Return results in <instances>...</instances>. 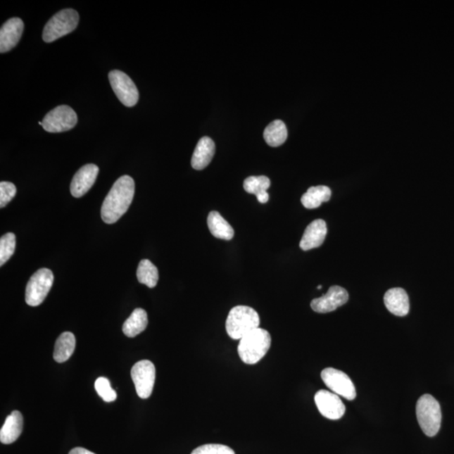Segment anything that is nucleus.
<instances>
[{"label": "nucleus", "mask_w": 454, "mask_h": 454, "mask_svg": "<svg viewBox=\"0 0 454 454\" xmlns=\"http://www.w3.org/2000/svg\"><path fill=\"white\" fill-rule=\"evenodd\" d=\"M135 194V182L132 177L124 175L115 181L103 202L101 217L103 222H118L131 206Z\"/></svg>", "instance_id": "obj_1"}, {"label": "nucleus", "mask_w": 454, "mask_h": 454, "mask_svg": "<svg viewBox=\"0 0 454 454\" xmlns=\"http://www.w3.org/2000/svg\"><path fill=\"white\" fill-rule=\"evenodd\" d=\"M260 325V317L252 307L237 305L228 314L226 322L227 334L231 339L240 340Z\"/></svg>", "instance_id": "obj_2"}, {"label": "nucleus", "mask_w": 454, "mask_h": 454, "mask_svg": "<svg viewBox=\"0 0 454 454\" xmlns=\"http://www.w3.org/2000/svg\"><path fill=\"white\" fill-rule=\"evenodd\" d=\"M271 346L270 332L258 327L240 339L239 354L246 365H255L265 357Z\"/></svg>", "instance_id": "obj_3"}, {"label": "nucleus", "mask_w": 454, "mask_h": 454, "mask_svg": "<svg viewBox=\"0 0 454 454\" xmlns=\"http://www.w3.org/2000/svg\"><path fill=\"white\" fill-rule=\"evenodd\" d=\"M417 417L422 431L428 436L439 434L442 423V412L439 401L431 395H423L417 401Z\"/></svg>", "instance_id": "obj_4"}, {"label": "nucleus", "mask_w": 454, "mask_h": 454, "mask_svg": "<svg viewBox=\"0 0 454 454\" xmlns=\"http://www.w3.org/2000/svg\"><path fill=\"white\" fill-rule=\"evenodd\" d=\"M79 21V13L72 8L59 11L51 17L43 30V41L50 43L66 36L76 29Z\"/></svg>", "instance_id": "obj_5"}, {"label": "nucleus", "mask_w": 454, "mask_h": 454, "mask_svg": "<svg viewBox=\"0 0 454 454\" xmlns=\"http://www.w3.org/2000/svg\"><path fill=\"white\" fill-rule=\"evenodd\" d=\"M54 276L49 269H41L30 277L25 289V302L30 306H38L46 299L53 286Z\"/></svg>", "instance_id": "obj_6"}, {"label": "nucleus", "mask_w": 454, "mask_h": 454, "mask_svg": "<svg viewBox=\"0 0 454 454\" xmlns=\"http://www.w3.org/2000/svg\"><path fill=\"white\" fill-rule=\"evenodd\" d=\"M77 116L75 111L68 106H60L49 112L43 118V129L47 132L60 133L68 132L75 127Z\"/></svg>", "instance_id": "obj_7"}, {"label": "nucleus", "mask_w": 454, "mask_h": 454, "mask_svg": "<svg viewBox=\"0 0 454 454\" xmlns=\"http://www.w3.org/2000/svg\"><path fill=\"white\" fill-rule=\"evenodd\" d=\"M109 80L112 89L125 106H135L139 99V92L134 82L127 73L120 70H113L109 73Z\"/></svg>", "instance_id": "obj_8"}, {"label": "nucleus", "mask_w": 454, "mask_h": 454, "mask_svg": "<svg viewBox=\"0 0 454 454\" xmlns=\"http://www.w3.org/2000/svg\"><path fill=\"white\" fill-rule=\"evenodd\" d=\"M136 391L141 399H148L153 393L156 378V369L149 360L137 362L131 371Z\"/></svg>", "instance_id": "obj_9"}, {"label": "nucleus", "mask_w": 454, "mask_h": 454, "mask_svg": "<svg viewBox=\"0 0 454 454\" xmlns=\"http://www.w3.org/2000/svg\"><path fill=\"white\" fill-rule=\"evenodd\" d=\"M321 375L323 382L333 393L348 401L355 399L357 396L355 386L349 376L344 372L333 367H327L322 370Z\"/></svg>", "instance_id": "obj_10"}, {"label": "nucleus", "mask_w": 454, "mask_h": 454, "mask_svg": "<svg viewBox=\"0 0 454 454\" xmlns=\"http://www.w3.org/2000/svg\"><path fill=\"white\" fill-rule=\"evenodd\" d=\"M315 402L320 413L330 420H339L343 417L346 408L340 397L328 391H319L315 396Z\"/></svg>", "instance_id": "obj_11"}, {"label": "nucleus", "mask_w": 454, "mask_h": 454, "mask_svg": "<svg viewBox=\"0 0 454 454\" xmlns=\"http://www.w3.org/2000/svg\"><path fill=\"white\" fill-rule=\"evenodd\" d=\"M348 298V293L345 289L334 285L329 289L325 296L311 301L310 306L315 313H329L345 305Z\"/></svg>", "instance_id": "obj_12"}, {"label": "nucleus", "mask_w": 454, "mask_h": 454, "mask_svg": "<svg viewBox=\"0 0 454 454\" xmlns=\"http://www.w3.org/2000/svg\"><path fill=\"white\" fill-rule=\"evenodd\" d=\"M99 175V168L95 164H86L77 171L70 185L72 196L75 198L84 196L93 187Z\"/></svg>", "instance_id": "obj_13"}, {"label": "nucleus", "mask_w": 454, "mask_h": 454, "mask_svg": "<svg viewBox=\"0 0 454 454\" xmlns=\"http://www.w3.org/2000/svg\"><path fill=\"white\" fill-rule=\"evenodd\" d=\"M24 30V23L20 18L8 20L0 30V53L12 50L18 44Z\"/></svg>", "instance_id": "obj_14"}, {"label": "nucleus", "mask_w": 454, "mask_h": 454, "mask_svg": "<svg viewBox=\"0 0 454 454\" xmlns=\"http://www.w3.org/2000/svg\"><path fill=\"white\" fill-rule=\"evenodd\" d=\"M327 234V227L325 220L318 219L311 222L306 227L300 242L301 248L303 251L319 248L326 239Z\"/></svg>", "instance_id": "obj_15"}, {"label": "nucleus", "mask_w": 454, "mask_h": 454, "mask_svg": "<svg viewBox=\"0 0 454 454\" xmlns=\"http://www.w3.org/2000/svg\"><path fill=\"white\" fill-rule=\"evenodd\" d=\"M384 305L393 315L405 317L410 311V301L408 293L401 288L389 289L384 298Z\"/></svg>", "instance_id": "obj_16"}, {"label": "nucleus", "mask_w": 454, "mask_h": 454, "mask_svg": "<svg viewBox=\"0 0 454 454\" xmlns=\"http://www.w3.org/2000/svg\"><path fill=\"white\" fill-rule=\"evenodd\" d=\"M215 151L213 140L208 137H202L198 141L191 159V165L196 170H204L211 162Z\"/></svg>", "instance_id": "obj_17"}, {"label": "nucleus", "mask_w": 454, "mask_h": 454, "mask_svg": "<svg viewBox=\"0 0 454 454\" xmlns=\"http://www.w3.org/2000/svg\"><path fill=\"white\" fill-rule=\"evenodd\" d=\"M23 431V417L18 410L8 416L0 430V441L4 444H11L20 438Z\"/></svg>", "instance_id": "obj_18"}, {"label": "nucleus", "mask_w": 454, "mask_h": 454, "mask_svg": "<svg viewBox=\"0 0 454 454\" xmlns=\"http://www.w3.org/2000/svg\"><path fill=\"white\" fill-rule=\"evenodd\" d=\"M209 230L218 239L232 240L234 237V230L217 211H211L207 219Z\"/></svg>", "instance_id": "obj_19"}, {"label": "nucleus", "mask_w": 454, "mask_h": 454, "mask_svg": "<svg viewBox=\"0 0 454 454\" xmlns=\"http://www.w3.org/2000/svg\"><path fill=\"white\" fill-rule=\"evenodd\" d=\"M270 180L266 176H251L244 180V188L248 194H255L261 204L269 201L267 190L270 187Z\"/></svg>", "instance_id": "obj_20"}, {"label": "nucleus", "mask_w": 454, "mask_h": 454, "mask_svg": "<svg viewBox=\"0 0 454 454\" xmlns=\"http://www.w3.org/2000/svg\"><path fill=\"white\" fill-rule=\"evenodd\" d=\"M149 319L146 310L141 308L134 310L130 317L123 324L122 331L128 337H135L146 330Z\"/></svg>", "instance_id": "obj_21"}, {"label": "nucleus", "mask_w": 454, "mask_h": 454, "mask_svg": "<svg viewBox=\"0 0 454 454\" xmlns=\"http://www.w3.org/2000/svg\"><path fill=\"white\" fill-rule=\"evenodd\" d=\"M331 196L332 191L327 186H315L307 190L301 197V203L306 209H315L321 206L322 203L329 201Z\"/></svg>", "instance_id": "obj_22"}, {"label": "nucleus", "mask_w": 454, "mask_h": 454, "mask_svg": "<svg viewBox=\"0 0 454 454\" xmlns=\"http://www.w3.org/2000/svg\"><path fill=\"white\" fill-rule=\"evenodd\" d=\"M76 346V339L72 332L62 333L56 341L53 358L58 362H66L72 355Z\"/></svg>", "instance_id": "obj_23"}, {"label": "nucleus", "mask_w": 454, "mask_h": 454, "mask_svg": "<svg viewBox=\"0 0 454 454\" xmlns=\"http://www.w3.org/2000/svg\"><path fill=\"white\" fill-rule=\"evenodd\" d=\"M263 137L267 145L277 148L284 144L287 140L288 131L284 121L276 120L272 121L265 130Z\"/></svg>", "instance_id": "obj_24"}, {"label": "nucleus", "mask_w": 454, "mask_h": 454, "mask_svg": "<svg viewBox=\"0 0 454 454\" xmlns=\"http://www.w3.org/2000/svg\"><path fill=\"white\" fill-rule=\"evenodd\" d=\"M137 279L139 283L153 289L157 285L159 279L158 270L149 259H144L138 265L137 271Z\"/></svg>", "instance_id": "obj_25"}, {"label": "nucleus", "mask_w": 454, "mask_h": 454, "mask_svg": "<svg viewBox=\"0 0 454 454\" xmlns=\"http://www.w3.org/2000/svg\"><path fill=\"white\" fill-rule=\"evenodd\" d=\"M16 237L14 233L8 232L0 239V266H3L14 254Z\"/></svg>", "instance_id": "obj_26"}, {"label": "nucleus", "mask_w": 454, "mask_h": 454, "mask_svg": "<svg viewBox=\"0 0 454 454\" xmlns=\"http://www.w3.org/2000/svg\"><path fill=\"white\" fill-rule=\"evenodd\" d=\"M94 387L103 401L113 402L118 398V393L111 388L109 379L105 377L99 378L95 382Z\"/></svg>", "instance_id": "obj_27"}, {"label": "nucleus", "mask_w": 454, "mask_h": 454, "mask_svg": "<svg viewBox=\"0 0 454 454\" xmlns=\"http://www.w3.org/2000/svg\"><path fill=\"white\" fill-rule=\"evenodd\" d=\"M191 454H236L234 450L226 445L205 444L198 447Z\"/></svg>", "instance_id": "obj_28"}, {"label": "nucleus", "mask_w": 454, "mask_h": 454, "mask_svg": "<svg viewBox=\"0 0 454 454\" xmlns=\"http://www.w3.org/2000/svg\"><path fill=\"white\" fill-rule=\"evenodd\" d=\"M17 190L14 184L3 181L0 183V208L6 207L15 196Z\"/></svg>", "instance_id": "obj_29"}, {"label": "nucleus", "mask_w": 454, "mask_h": 454, "mask_svg": "<svg viewBox=\"0 0 454 454\" xmlns=\"http://www.w3.org/2000/svg\"><path fill=\"white\" fill-rule=\"evenodd\" d=\"M69 454H95L93 452L89 451L88 449L84 448H75L72 449Z\"/></svg>", "instance_id": "obj_30"}, {"label": "nucleus", "mask_w": 454, "mask_h": 454, "mask_svg": "<svg viewBox=\"0 0 454 454\" xmlns=\"http://www.w3.org/2000/svg\"><path fill=\"white\" fill-rule=\"evenodd\" d=\"M322 285H318L317 289H322Z\"/></svg>", "instance_id": "obj_31"}]
</instances>
